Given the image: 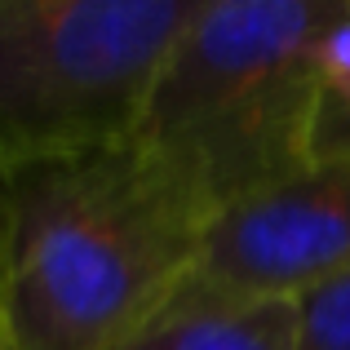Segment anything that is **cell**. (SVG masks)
Returning <instances> with one entry per match:
<instances>
[{"mask_svg": "<svg viewBox=\"0 0 350 350\" xmlns=\"http://www.w3.org/2000/svg\"><path fill=\"white\" fill-rule=\"evenodd\" d=\"M204 226L133 137L0 169V346L116 350L191 284Z\"/></svg>", "mask_w": 350, "mask_h": 350, "instance_id": "1", "label": "cell"}, {"mask_svg": "<svg viewBox=\"0 0 350 350\" xmlns=\"http://www.w3.org/2000/svg\"><path fill=\"white\" fill-rule=\"evenodd\" d=\"M333 0H213L155 80L133 142L208 217L235 196L319 160Z\"/></svg>", "mask_w": 350, "mask_h": 350, "instance_id": "2", "label": "cell"}, {"mask_svg": "<svg viewBox=\"0 0 350 350\" xmlns=\"http://www.w3.org/2000/svg\"><path fill=\"white\" fill-rule=\"evenodd\" d=\"M213 0H0V169L133 137Z\"/></svg>", "mask_w": 350, "mask_h": 350, "instance_id": "3", "label": "cell"}, {"mask_svg": "<svg viewBox=\"0 0 350 350\" xmlns=\"http://www.w3.org/2000/svg\"><path fill=\"white\" fill-rule=\"evenodd\" d=\"M346 266L350 155H319L208 217L196 280L235 297L297 301Z\"/></svg>", "mask_w": 350, "mask_h": 350, "instance_id": "4", "label": "cell"}, {"mask_svg": "<svg viewBox=\"0 0 350 350\" xmlns=\"http://www.w3.org/2000/svg\"><path fill=\"white\" fill-rule=\"evenodd\" d=\"M116 350H301L297 306L266 297H235L191 275L133 337Z\"/></svg>", "mask_w": 350, "mask_h": 350, "instance_id": "5", "label": "cell"}, {"mask_svg": "<svg viewBox=\"0 0 350 350\" xmlns=\"http://www.w3.org/2000/svg\"><path fill=\"white\" fill-rule=\"evenodd\" d=\"M301 350H350V266L297 301Z\"/></svg>", "mask_w": 350, "mask_h": 350, "instance_id": "6", "label": "cell"}, {"mask_svg": "<svg viewBox=\"0 0 350 350\" xmlns=\"http://www.w3.org/2000/svg\"><path fill=\"white\" fill-rule=\"evenodd\" d=\"M319 155H350V137H346V142H333L328 151H319Z\"/></svg>", "mask_w": 350, "mask_h": 350, "instance_id": "7", "label": "cell"}, {"mask_svg": "<svg viewBox=\"0 0 350 350\" xmlns=\"http://www.w3.org/2000/svg\"><path fill=\"white\" fill-rule=\"evenodd\" d=\"M333 5H337V9H342V14L350 18V0H333Z\"/></svg>", "mask_w": 350, "mask_h": 350, "instance_id": "8", "label": "cell"}, {"mask_svg": "<svg viewBox=\"0 0 350 350\" xmlns=\"http://www.w3.org/2000/svg\"><path fill=\"white\" fill-rule=\"evenodd\" d=\"M0 350H5V346H0Z\"/></svg>", "mask_w": 350, "mask_h": 350, "instance_id": "9", "label": "cell"}]
</instances>
